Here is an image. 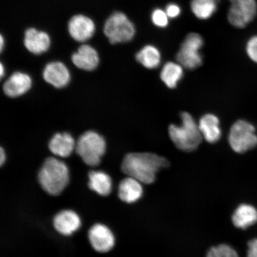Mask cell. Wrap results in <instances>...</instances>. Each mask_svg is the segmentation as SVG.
Wrapping results in <instances>:
<instances>
[{"label": "cell", "instance_id": "6da1fadb", "mask_svg": "<svg viewBox=\"0 0 257 257\" xmlns=\"http://www.w3.org/2000/svg\"><path fill=\"white\" fill-rule=\"evenodd\" d=\"M169 163L165 157L150 153L128 154L121 165L122 171L142 184H152L157 173L168 168Z\"/></svg>", "mask_w": 257, "mask_h": 257}, {"label": "cell", "instance_id": "7a4b0ae2", "mask_svg": "<svg viewBox=\"0 0 257 257\" xmlns=\"http://www.w3.org/2000/svg\"><path fill=\"white\" fill-rule=\"evenodd\" d=\"M181 119L179 125L173 124L169 126L170 139L177 148L183 152H193L198 149L203 138L198 123L187 112H182Z\"/></svg>", "mask_w": 257, "mask_h": 257}, {"label": "cell", "instance_id": "3957f363", "mask_svg": "<svg viewBox=\"0 0 257 257\" xmlns=\"http://www.w3.org/2000/svg\"><path fill=\"white\" fill-rule=\"evenodd\" d=\"M69 181V169L66 164L53 157L45 161L38 173V181L42 188L51 195L60 194Z\"/></svg>", "mask_w": 257, "mask_h": 257}, {"label": "cell", "instance_id": "277c9868", "mask_svg": "<svg viewBox=\"0 0 257 257\" xmlns=\"http://www.w3.org/2000/svg\"><path fill=\"white\" fill-rule=\"evenodd\" d=\"M105 148L103 137L94 131H88L83 134L76 145L77 153L83 162L90 166L99 165L105 153Z\"/></svg>", "mask_w": 257, "mask_h": 257}, {"label": "cell", "instance_id": "5b68a950", "mask_svg": "<svg viewBox=\"0 0 257 257\" xmlns=\"http://www.w3.org/2000/svg\"><path fill=\"white\" fill-rule=\"evenodd\" d=\"M136 28L127 16L120 12L112 14L106 21L104 32L111 44L124 43L133 40Z\"/></svg>", "mask_w": 257, "mask_h": 257}, {"label": "cell", "instance_id": "8992f818", "mask_svg": "<svg viewBox=\"0 0 257 257\" xmlns=\"http://www.w3.org/2000/svg\"><path fill=\"white\" fill-rule=\"evenodd\" d=\"M228 140L234 152L245 153L257 146L255 127L248 121L237 120L230 128Z\"/></svg>", "mask_w": 257, "mask_h": 257}, {"label": "cell", "instance_id": "52a82bcc", "mask_svg": "<svg viewBox=\"0 0 257 257\" xmlns=\"http://www.w3.org/2000/svg\"><path fill=\"white\" fill-rule=\"evenodd\" d=\"M204 41L200 35L191 33L183 42L176 59L178 62L185 68L192 70L200 67L202 63L200 50Z\"/></svg>", "mask_w": 257, "mask_h": 257}, {"label": "cell", "instance_id": "ba28073f", "mask_svg": "<svg viewBox=\"0 0 257 257\" xmlns=\"http://www.w3.org/2000/svg\"><path fill=\"white\" fill-rule=\"evenodd\" d=\"M231 6L228 13V21L234 27L245 28L256 14L255 0H230Z\"/></svg>", "mask_w": 257, "mask_h": 257}, {"label": "cell", "instance_id": "9c48e42d", "mask_svg": "<svg viewBox=\"0 0 257 257\" xmlns=\"http://www.w3.org/2000/svg\"><path fill=\"white\" fill-rule=\"evenodd\" d=\"M88 238L92 248L98 252H107L114 245L113 234L104 224H95L90 228Z\"/></svg>", "mask_w": 257, "mask_h": 257}, {"label": "cell", "instance_id": "30bf717a", "mask_svg": "<svg viewBox=\"0 0 257 257\" xmlns=\"http://www.w3.org/2000/svg\"><path fill=\"white\" fill-rule=\"evenodd\" d=\"M68 31L73 39L82 43L88 41L94 35L95 25L92 19L87 16L76 15L69 22Z\"/></svg>", "mask_w": 257, "mask_h": 257}, {"label": "cell", "instance_id": "8fae6325", "mask_svg": "<svg viewBox=\"0 0 257 257\" xmlns=\"http://www.w3.org/2000/svg\"><path fill=\"white\" fill-rule=\"evenodd\" d=\"M45 80L57 88L66 86L70 82V74L63 63L51 62L47 64L43 72Z\"/></svg>", "mask_w": 257, "mask_h": 257}, {"label": "cell", "instance_id": "7c38bea8", "mask_svg": "<svg viewBox=\"0 0 257 257\" xmlns=\"http://www.w3.org/2000/svg\"><path fill=\"white\" fill-rule=\"evenodd\" d=\"M51 40L46 32L35 28L28 29L25 32L24 44L29 51L34 54L46 52L50 48Z\"/></svg>", "mask_w": 257, "mask_h": 257}, {"label": "cell", "instance_id": "4fadbf2b", "mask_svg": "<svg viewBox=\"0 0 257 257\" xmlns=\"http://www.w3.org/2000/svg\"><path fill=\"white\" fill-rule=\"evenodd\" d=\"M32 86L31 77L27 73L15 72L6 80L3 90L10 97L15 98L25 94Z\"/></svg>", "mask_w": 257, "mask_h": 257}, {"label": "cell", "instance_id": "5bb4252c", "mask_svg": "<svg viewBox=\"0 0 257 257\" xmlns=\"http://www.w3.org/2000/svg\"><path fill=\"white\" fill-rule=\"evenodd\" d=\"M53 225L58 232L64 236H69L79 229L80 220L75 212L69 210H63L54 217Z\"/></svg>", "mask_w": 257, "mask_h": 257}, {"label": "cell", "instance_id": "9a60e30c", "mask_svg": "<svg viewBox=\"0 0 257 257\" xmlns=\"http://www.w3.org/2000/svg\"><path fill=\"white\" fill-rule=\"evenodd\" d=\"M72 62L78 68L84 70H94L99 63L98 53L89 45H82L72 57Z\"/></svg>", "mask_w": 257, "mask_h": 257}, {"label": "cell", "instance_id": "2e32d148", "mask_svg": "<svg viewBox=\"0 0 257 257\" xmlns=\"http://www.w3.org/2000/svg\"><path fill=\"white\" fill-rule=\"evenodd\" d=\"M142 183L128 176L122 180L118 186V197L122 201L133 204L140 200L143 194Z\"/></svg>", "mask_w": 257, "mask_h": 257}, {"label": "cell", "instance_id": "e0dca14e", "mask_svg": "<svg viewBox=\"0 0 257 257\" xmlns=\"http://www.w3.org/2000/svg\"><path fill=\"white\" fill-rule=\"evenodd\" d=\"M202 138L209 143L218 142L221 136L220 120L216 115L206 114L201 118L198 123Z\"/></svg>", "mask_w": 257, "mask_h": 257}, {"label": "cell", "instance_id": "ac0fdd59", "mask_svg": "<svg viewBox=\"0 0 257 257\" xmlns=\"http://www.w3.org/2000/svg\"><path fill=\"white\" fill-rule=\"evenodd\" d=\"M75 147V140L68 133L56 134L49 143L51 152L63 158L69 157Z\"/></svg>", "mask_w": 257, "mask_h": 257}, {"label": "cell", "instance_id": "d6986e66", "mask_svg": "<svg viewBox=\"0 0 257 257\" xmlns=\"http://www.w3.org/2000/svg\"><path fill=\"white\" fill-rule=\"evenodd\" d=\"M232 220L234 226L246 229L257 222V210L251 205L240 204L234 211Z\"/></svg>", "mask_w": 257, "mask_h": 257}, {"label": "cell", "instance_id": "ffe728a7", "mask_svg": "<svg viewBox=\"0 0 257 257\" xmlns=\"http://www.w3.org/2000/svg\"><path fill=\"white\" fill-rule=\"evenodd\" d=\"M88 186L90 189L101 196L110 194L112 182L110 176L102 171H91L89 173Z\"/></svg>", "mask_w": 257, "mask_h": 257}, {"label": "cell", "instance_id": "44dd1931", "mask_svg": "<svg viewBox=\"0 0 257 257\" xmlns=\"http://www.w3.org/2000/svg\"><path fill=\"white\" fill-rule=\"evenodd\" d=\"M184 76L183 66L179 63L170 62L164 65L160 78L169 88H175Z\"/></svg>", "mask_w": 257, "mask_h": 257}, {"label": "cell", "instance_id": "7402d4cb", "mask_svg": "<svg viewBox=\"0 0 257 257\" xmlns=\"http://www.w3.org/2000/svg\"><path fill=\"white\" fill-rule=\"evenodd\" d=\"M138 62L147 69H156L160 66L162 56L158 48L152 45L144 47L136 55Z\"/></svg>", "mask_w": 257, "mask_h": 257}, {"label": "cell", "instance_id": "603a6c76", "mask_svg": "<svg viewBox=\"0 0 257 257\" xmlns=\"http://www.w3.org/2000/svg\"><path fill=\"white\" fill-rule=\"evenodd\" d=\"M218 2L219 0H192V12L196 17L205 20L216 12Z\"/></svg>", "mask_w": 257, "mask_h": 257}, {"label": "cell", "instance_id": "cb8c5ba5", "mask_svg": "<svg viewBox=\"0 0 257 257\" xmlns=\"http://www.w3.org/2000/svg\"><path fill=\"white\" fill-rule=\"evenodd\" d=\"M206 257H239L232 247L227 244L212 247L208 250Z\"/></svg>", "mask_w": 257, "mask_h": 257}, {"label": "cell", "instance_id": "d4e9b609", "mask_svg": "<svg viewBox=\"0 0 257 257\" xmlns=\"http://www.w3.org/2000/svg\"><path fill=\"white\" fill-rule=\"evenodd\" d=\"M169 17L166 11L162 9L154 10L152 15V22L154 25L159 28H165L169 24Z\"/></svg>", "mask_w": 257, "mask_h": 257}, {"label": "cell", "instance_id": "484cf974", "mask_svg": "<svg viewBox=\"0 0 257 257\" xmlns=\"http://www.w3.org/2000/svg\"><path fill=\"white\" fill-rule=\"evenodd\" d=\"M246 50L249 59L257 63V36L250 38L247 43Z\"/></svg>", "mask_w": 257, "mask_h": 257}, {"label": "cell", "instance_id": "4316f807", "mask_svg": "<svg viewBox=\"0 0 257 257\" xmlns=\"http://www.w3.org/2000/svg\"><path fill=\"white\" fill-rule=\"evenodd\" d=\"M166 12L169 18H176L181 14V10L178 5L169 4L167 6Z\"/></svg>", "mask_w": 257, "mask_h": 257}, {"label": "cell", "instance_id": "83f0119b", "mask_svg": "<svg viewBox=\"0 0 257 257\" xmlns=\"http://www.w3.org/2000/svg\"><path fill=\"white\" fill-rule=\"evenodd\" d=\"M247 257H257V239L250 240L248 243Z\"/></svg>", "mask_w": 257, "mask_h": 257}, {"label": "cell", "instance_id": "f1b7e54d", "mask_svg": "<svg viewBox=\"0 0 257 257\" xmlns=\"http://www.w3.org/2000/svg\"><path fill=\"white\" fill-rule=\"evenodd\" d=\"M6 161V154L4 150L3 149V148H1V151H0V165L2 166L3 163L5 162Z\"/></svg>", "mask_w": 257, "mask_h": 257}, {"label": "cell", "instance_id": "f546056e", "mask_svg": "<svg viewBox=\"0 0 257 257\" xmlns=\"http://www.w3.org/2000/svg\"><path fill=\"white\" fill-rule=\"evenodd\" d=\"M0 69H1V71H0V72H0V73H1V76L3 77V75H4L5 69H4V67H3L2 64H1V67H0Z\"/></svg>", "mask_w": 257, "mask_h": 257}, {"label": "cell", "instance_id": "4dcf8cb0", "mask_svg": "<svg viewBox=\"0 0 257 257\" xmlns=\"http://www.w3.org/2000/svg\"><path fill=\"white\" fill-rule=\"evenodd\" d=\"M0 40H1V51L3 50V47H4V39H3V36H1V38H0Z\"/></svg>", "mask_w": 257, "mask_h": 257}]
</instances>
